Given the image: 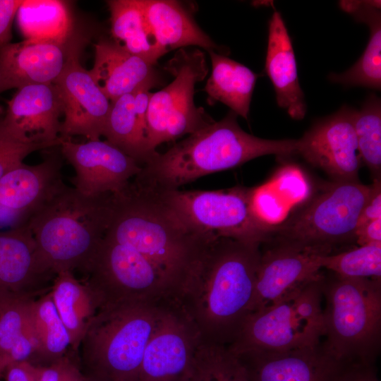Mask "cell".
Wrapping results in <instances>:
<instances>
[{
  "label": "cell",
  "mask_w": 381,
  "mask_h": 381,
  "mask_svg": "<svg viewBox=\"0 0 381 381\" xmlns=\"http://www.w3.org/2000/svg\"><path fill=\"white\" fill-rule=\"evenodd\" d=\"M16 19L25 40L64 42L76 32L67 1L23 0Z\"/></svg>",
  "instance_id": "obj_30"
},
{
  "label": "cell",
  "mask_w": 381,
  "mask_h": 381,
  "mask_svg": "<svg viewBox=\"0 0 381 381\" xmlns=\"http://www.w3.org/2000/svg\"><path fill=\"white\" fill-rule=\"evenodd\" d=\"M232 111L190 134L164 153L157 152L133 179L157 190H171L200 177L232 169L256 157L297 155L298 139L270 140L244 131Z\"/></svg>",
  "instance_id": "obj_2"
},
{
  "label": "cell",
  "mask_w": 381,
  "mask_h": 381,
  "mask_svg": "<svg viewBox=\"0 0 381 381\" xmlns=\"http://www.w3.org/2000/svg\"><path fill=\"white\" fill-rule=\"evenodd\" d=\"M5 381H37L36 365L28 361L13 363L5 368Z\"/></svg>",
  "instance_id": "obj_41"
},
{
  "label": "cell",
  "mask_w": 381,
  "mask_h": 381,
  "mask_svg": "<svg viewBox=\"0 0 381 381\" xmlns=\"http://www.w3.org/2000/svg\"><path fill=\"white\" fill-rule=\"evenodd\" d=\"M161 300L102 306L78 350L83 373L111 381H139Z\"/></svg>",
  "instance_id": "obj_5"
},
{
  "label": "cell",
  "mask_w": 381,
  "mask_h": 381,
  "mask_svg": "<svg viewBox=\"0 0 381 381\" xmlns=\"http://www.w3.org/2000/svg\"><path fill=\"white\" fill-rule=\"evenodd\" d=\"M323 342L338 360L375 364L381 346V279L323 276Z\"/></svg>",
  "instance_id": "obj_6"
},
{
  "label": "cell",
  "mask_w": 381,
  "mask_h": 381,
  "mask_svg": "<svg viewBox=\"0 0 381 381\" xmlns=\"http://www.w3.org/2000/svg\"><path fill=\"white\" fill-rule=\"evenodd\" d=\"M104 238L128 246L151 260L173 279L176 290L212 241L189 229L157 191L134 181L114 194Z\"/></svg>",
  "instance_id": "obj_3"
},
{
  "label": "cell",
  "mask_w": 381,
  "mask_h": 381,
  "mask_svg": "<svg viewBox=\"0 0 381 381\" xmlns=\"http://www.w3.org/2000/svg\"><path fill=\"white\" fill-rule=\"evenodd\" d=\"M111 40L128 53L152 65L166 54L148 24L139 0L107 1Z\"/></svg>",
  "instance_id": "obj_27"
},
{
  "label": "cell",
  "mask_w": 381,
  "mask_h": 381,
  "mask_svg": "<svg viewBox=\"0 0 381 381\" xmlns=\"http://www.w3.org/2000/svg\"><path fill=\"white\" fill-rule=\"evenodd\" d=\"M265 70L275 91L277 105L296 120L307 111L291 39L281 14L274 11L268 26Z\"/></svg>",
  "instance_id": "obj_23"
},
{
  "label": "cell",
  "mask_w": 381,
  "mask_h": 381,
  "mask_svg": "<svg viewBox=\"0 0 381 381\" xmlns=\"http://www.w3.org/2000/svg\"><path fill=\"white\" fill-rule=\"evenodd\" d=\"M85 381H111V380L100 378V377H94L91 375H85Z\"/></svg>",
  "instance_id": "obj_44"
},
{
  "label": "cell",
  "mask_w": 381,
  "mask_h": 381,
  "mask_svg": "<svg viewBox=\"0 0 381 381\" xmlns=\"http://www.w3.org/2000/svg\"><path fill=\"white\" fill-rule=\"evenodd\" d=\"M183 381H249L236 355L226 346L201 341Z\"/></svg>",
  "instance_id": "obj_33"
},
{
  "label": "cell",
  "mask_w": 381,
  "mask_h": 381,
  "mask_svg": "<svg viewBox=\"0 0 381 381\" xmlns=\"http://www.w3.org/2000/svg\"><path fill=\"white\" fill-rule=\"evenodd\" d=\"M94 46L95 61L89 72L111 102L143 85L159 83L154 65L125 51L111 39L101 38Z\"/></svg>",
  "instance_id": "obj_22"
},
{
  "label": "cell",
  "mask_w": 381,
  "mask_h": 381,
  "mask_svg": "<svg viewBox=\"0 0 381 381\" xmlns=\"http://www.w3.org/2000/svg\"><path fill=\"white\" fill-rule=\"evenodd\" d=\"M31 298L14 297L0 313V373L9 364L34 358L37 344L28 315Z\"/></svg>",
  "instance_id": "obj_31"
},
{
  "label": "cell",
  "mask_w": 381,
  "mask_h": 381,
  "mask_svg": "<svg viewBox=\"0 0 381 381\" xmlns=\"http://www.w3.org/2000/svg\"><path fill=\"white\" fill-rule=\"evenodd\" d=\"M114 194L89 196L64 184L28 224L43 270L83 271L108 228Z\"/></svg>",
  "instance_id": "obj_4"
},
{
  "label": "cell",
  "mask_w": 381,
  "mask_h": 381,
  "mask_svg": "<svg viewBox=\"0 0 381 381\" xmlns=\"http://www.w3.org/2000/svg\"><path fill=\"white\" fill-rule=\"evenodd\" d=\"M339 6L355 20L370 29L368 44L359 59L341 73H331L328 79L345 87L381 88V12L380 1H341Z\"/></svg>",
  "instance_id": "obj_24"
},
{
  "label": "cell",
  "mask_w": 381,
  "mask_h": 381,
  "mask_svg": "<svg viewBox=\"0 0 381 381\" xmlns=\"http://www.w3.org/2000/svg\"><path fill=\"white\" fill-rule=\"evenodd\" d=\"M373 190V183L334 181L290 218L274 224L265 243L334 254L339 246L356 241L359 217Z\"/></svg>",
  "instance_id": "obj_7"
},
{
  "label": "cell",
  "mask_w": 381,
  "mask_h": 381,
  "mask_svg": "<svg viewBox=\"0 0 381 381\" xmlns=\"http://www.w3.org/2000/svg\"><path fill=\"white\" fill-rule=\"evenodd\" d=\"M260 249L252 313L270 306L321 274L322 255L273 243Z\"/></svg>",
  "instance_id": "obj_19"
},
{
  "label": "cell",
  "mask_w": 381,
  "mask_h": 381,
  "mask_svg": "<svg viewBox=\"0 0 381 381\" xmlns=\"http://www.w3.org/2000/svg\"><path fill=\"white\" fill-rule=\"evenodd\" d=\"M22 0H0V46L11 42L12 24Z\"/></svg>",
  "instance_id": "obj_39"
},
{
  "label": "cell",
  "mask_w": 381,
  "mask_h": 381,
  "mask_svg": "<svg viewBox=\"0 0 381 381\" xmlns=\"http://www.w3.org/2000/svg\"><path fill=\"white\" fill-rule=\"evenodd\" d=\"M42 268L28 226L0 231V296L37 298L51 278Z\"/></svg>",
  "instance_id": "obj_21"
},
{
  "label": "cell",
  "mask_w": 381,
  "mask_h": 381,
  "mask_svg": "<svg viewBox=\"0 0 381 381\" xmlns=\"http://www.w3.org/2000/svg\"><path fill=\"white\" fill-rule=\"evenodd\" d=\"M12 298L14 297L0 296V313L5 304Z\"/></svg>",
  "instance_id": "obj_43"
},
{
  "label": "cell",
  "mask_w": 381,
  "mask_h": 381,
  "mask_svg": "<svg viewBox=\"0 0 381 381\" xmlns=\"http://www.w3.org/2000/svg\"><path fill=\"white\" fill-rule=\"evenodd\" d=\"M50 292L70 335L72 351L77 353L81 340L100 307L99 302L92 289L71 271L55 275Z\"/></svg>",
  "instance_id": "obj_26"
},
{
  "label": "cell",
  "mask_w": 381,
  "mask_h": 381,
  "mask_svg": "<svg viewBox=\"0 0 381 381\" xmlns=\"http://www.w3.org/2000/svg\"><path fill=\"white\" fill-rule=\"evenodd\" d=\"M1 377H2V375H1V373H0V378H1Z\"/></svg>",
  "instance_id": "obj_45"
},
{
  "label": "cell",
  "mask_w": 381,
  "mask_h": 381,
  "mask_svg": "<svg viewBox=\"0 0 381 381\" xmlns=\"http://www.w3.org/2000/svg\"><path fill=\"white\" fill-rule=\"evenodd\" d=\"M323 276L322 273L274 305L251 313L227 347L233 352L284 351L321 342L325 335Z\"/></svg>",
  "instance_id": "obj_8"
},
{
  "label": "cell",
  "mask_w": 381,
  "mask_h": 381,
  "mask_svg": "<svg viewBox=\"0 0 381 381\" xmlns=\"http://www.w3.org/2000/svg\"><path fill=\"white\" fill-rule=\"evenodd\" d=\"M322 268L344 278L381 279V243L322 255Z\"/></svg>",
  "instance_id": "obj_35"
},
{
  "label": "cell",
  "mask_w": 381,
  "mask_h": 381,
  "mask_svg": "<svg viewBox=\"0 0 381 381\" xmlns=\"http://www.w3.org/2000/svg\"><path fill=\"white\" fill-rule=\"evenodd\" d=\"M155 190L189 229L210 241L229 238L262 245L273 226L255 208V188Z\"/></svg>",
  "instance_id": "obj_9"
},
{
  "label": "cell",
  "mask_w": 381,
  "mask_h": 381,
  "mask_svg": "<svg viewBox=\"0 0 381 381\" xmlns=\"http://www.w3.org/2000/svg\"><path fill=\"white\" fill-rule=\"evenodd\" d=\"M374 190L359 217L356 231L367 223L381 218L380 179H374Z\"/></svg>",
  "instance_id": "obj_40"
},
{
  "label": "cell",
  "mask_w": 381,
  "mask_h": 381,
  "mask_svg": "<svg viewBox=\"0 0 381 381\" xmlns=\"http://www.w3.org/2000/svg\"><path fill=\"white\" fill-rule=\"evenodd\" d=\"M356 242L359 246L381 243V218L373 220L359 228L356 232Z\"/></svg>",
  "instance_id": "obj_42"
},
{
  "label": "cell",
  "mask_w": 381,
  "mask_h": 381,
  "mask_svg": "<svg viewBox=\"0 0 381 381\" xmlns=\"http://www.w3.org/2000/svg\"><path fill=\"white\" fill-rule=\"evenodd\" d=\"M4 114L0 111V179L23 163L29 154L49 149L25 138L5 121Z\"/></svg>",
  "instance_id": "obj_36"
},
{
  "label": "cell",
  "mask_w": 381,
  "mask_h": 381,
  "mask_svg": "<svg viewBox=\"0 0 381 381\" xmlns=\"http://www.w3.org/2000/svg\"><path fill=\"white\" fill-rule=\"evenodd\" d=\"M164 68L174 79L152 93L147 114V141L153 154L162 143L192 134L214 121L193 102L195 85L208 72L203 52L181 48Z\"/></svg>",
  "instance_id": "obj_10"
},
{
  "label": "cell",
  "mask_w": 381,
  "mask_h": 381,
  "mask_svg": "<svg viewBox=\"0 0 381 381\" xmlns=\"http://www.w3.org/2000/svg\"><path fill=\"white\" fill-rule=\"evenodd\" d=\"M233 353L249 381H334L346 363L333 356L323 340L315 346L284 351L246 349Z\"/></svg>",
  "instance_id": "obj_17"
},
{
  "label": "cell",
  "mask_w": 381,
  "mask_h": 381,
  "mask_svg": "<svg viewBox=\"0 0 381 381\" xmlns=\"http://www.w3.org/2000/svg\"><path fill=\"white\" fill-rule=\"evenodd\" d=\"M353 125L358 151L374 179H380L381 172V101L370 95L359 110L356 109Z\"/></svg>",
  "instance_id": "obj_34"
},
{
  "label": "cell",
  "mask_w": 381,
  "mask_h": 381,
  "mask_svg": "<svg viewBox=\"0 0 381 381\" xmlns=\"http://www.w3.org/2000/svg\"><path fill=\"white\" fill-rule=\"evenodd\" d=\"M139 4L159 45L166 53L187 46H198L207 51L219 49L179 2L139 0Z\"/></svg>",
  "instance_id": "obj_25"
},
{
  "label": "cell",
  "mask_w": 381,
  "mask_h": 381,
  "mask_svg": "<svg viewBox=\"0 0 381 381\" xmlns=\"http://www.w3.org/2000/svg\"><path fill=\"white\" fill-rule=\"evenodd\" d=\"M83 280L100 307L122 301H157L174 294L176 286L159 267L132 248L103 237L83 271Z\"/></svg>",
  "instance_id": "obj_11"
},
{
  "label": "cell",
  "mask_w": 381,
  "mask_h": 381,
  "mask_svg": "<svg viewBox=\"0 0 381 381\" xmlns=\"http://www.w3.org/2000/svg\"><path fill=\"white\" fill-rule=\"evenodd\" d=\"M86 42V37L76 32L64 42L24 40L0 46V93L54 83Z\"/></svg>",
  "instance_id": "obj_13"
},
{
  "label": "cell",
  "mask_w": 381,
  "mask_h": 381,
  "mask_svg": "<svg viewBox=\"0 0 381 381\" xmlns=\"http://www.w3.org/2000/svg\"><path fill=\"white\" fill-rule=\"evenodd\" d=\"M133 92L111 102L103 136L143 167L157 152L150 151L146 134L138 121Z\"/></svg>",
  "instance_id": "obj_32"
},
{
  "label": "cell",
  "mask_w": 381,
  "mask_h": 381,
  "mask_svg": "<svg viewBox=\"0 0 381 381\" xmlns=\"http://www.w3.org/2000/svg\"><path fill=\"white\" fill-rule=\"evenodd\" d=\"M79 59L80 54L75 56L54 83L63 104L60 137L66 140L83 135L88 140H100L111 102Z\"/></svg>",
  "instance_id": "obj_18"
},
{
  "label": "cell",
  "mask_w": 381,
  "mask_h": 381,
  "mask_svg": "<svg viewBox=\"0 0 381 381\" xmlns=\"http://www.w3.org/2000/svg\"><path fill=\"white\" fill-rule=\"evenodd\" d=\"M28 315L37 344L32 364L49 365L73 351L70 335L56 310L50 289L29 301Z\"/></svg>",
  "instance_id": "obj_29"
},
{
  "label": "cell",
  "mask_w": 381,
  "mask_h": 381,
  "mask_svg": "<svg viewBox=\"0 0 381 381\" xmlns=\"http://www.w3.org/2000/svg\"><path fill=\"white\" fill-rule=\"evenodd\" d=\"M334 381H380L375 364L344 363Z\"/></svg>",
  "instance_id": "obj_38"
},
{
  "label": "cell",
  "mask_w": 381,
  "mask_h": 381,
  "mask_svg": "<svg viewBox=\"0 0 381 381\" xmlns=\"http://www.w3.org/2000/svg\"><path fill=\"white\" fill-rule=\"evenodd\" d=\"M208 52L212 73L203 90L212 102L226 104L237 116L248 120L250 101L259 75L214 50Z\"/></svg>",
  "instance_id": "obj_28"
},
{
  "label": "cell",
  "mask_w": 381,
  "mask_h": 381,
  "mask_svg": "<svg viewBox=\"0 0 381 381\" xmlns=\"http://www.w3.org/2000/svg\"><path fill=\"white\" fill-rule=\"evenodd\" d=\"M59 150L75 170L73 188L89 196L119 193L142 170L136 160L106 140H62Z\"/></svg>",
  "instance_id": "obj_15"
},
{
  "label": "cell",
  "mask_w": 381,
  "mask_h": 381,
  "mask_svg": "<svg viewBox=\"0 0 381 381\" xmlns=\"http://www.w3.org/2000/svg\"><path fill=\"white\" fill-rule=\"evenodd\" d=\"M64 184L56 154L37 164L22 163L6 174L0 179V231L28 226Z\"/></svg>",
  "instance_id": "obj_16"
},
{
  "label": "cell",
  "mask_w": 381,
  "mask_h": 381,
  "mask_svg": "<svg viewBox=\"0 0 381 381\" xmlns=\"http://www.w3.org/2000/svg\"><path fill=\"white\" fill-rule=\"evenodd\" d=\"M202 340L174 296L162 299L139 381H183Z\"/></svg>",
  "instance_id": "obj_12"
},
{
  "label": "cell",
  "mask_w": 381,
  "mask_h": 381,
  "mask_svg": "<svg viewBox=\"0 0 381 381\" xmlns=\"http://www.w3.org/2000/svg\"><path fill=\"white\" fill-rule=\"evenodd\" d=\"M258 243L209 242L174 296L202 342L229 346L252 313L260 258Z\"/></svg>",
  "instance_id": "obj_1"
},
{
  "label": "cell",
  "mask_w": 381,
  "mask_h": 381,
  "mask_svg": "<svg viewBox=\"0 0 381 381\" xmlns=\"http://www.w3.org/2000/svg\"><path fill=\"white\" fill-rule=\"evenodd\" d=\"M37 381H85L78 353L71 351L46 365H36Z\"/></svg>",
  "instance_id": "obj_37"
},
{
  "label": "cell",
  "mask_w": 381,
  "mask_h": 381,
  "mask_svg": "<svg viewBox=\"0 0 381 381\" xmlns=\"http://www.w3.org/2000/svg\"><path fill=\"white\" fill-rule=\"evenodd\" d=\"M63 104L56 85H30L18 89L8 102L5 121L30 142L60 146Z\"/></svg>",
  "instance_id": "obj_20"
},
{
  "label": "cell",
  "mask_w": 381,
  "mask_h": 381,
  "mask_svg": "<svg viewBox=\"0 0 381 381\" xmlns=\"http://www.w3.org/2000/svg\"><path fill=\"white\" fill-rule=\"evenodd\" d=\"M355 109L345 104L298 139L297 155L334 179L356 181L361 166L353 125Z\"/></svg>",
  "instance_id": "obj_14"
}]
</instances>
